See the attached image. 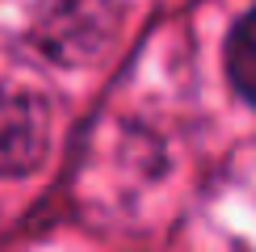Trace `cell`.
Listing matches in <instances>:
<instances>
[{"label": "cell", "mask_w": 256, "mask_h": 252, "mask_svg": "<svg viewBox=\"0 0 256 252\" xmlns=\"http://www.w3.org/2000/svg\"><path fill=\"white\" fill-rule=\"evenodd\" d=\"M227 76L240 88V97L248 105H256V8L227 38Z\"/></svg>", "instance_id": "3"}, {"label": "cell", "mask_w": 256, "mask_h": 252, "mask_svg": "<svg viewBox=\"0 0 256 252\" xmlns=\"http://www.w3.org/2000/svg\"><path fill=\"white\" fill-rule=\"evenodd\" d=\"M50 143V110L38 92L0 80V176L34 172Z\"/></svg>", "instance_id": "2"}, {"label": "cell", "mask_w": 256, "mask_h": 252, "mask_svg": "<svg viewBox=\"0 0 256 252\" xmlns=\"http://www.w3.org/2000/svg\"><path fill=\"white\" fill-rule=\"evenodd\" d=\"M118 26L114 0H46L38 17L42 55L59 63H84L97 46H105Z\"/></svg>", "instance_id": "1"}]
</instances>
